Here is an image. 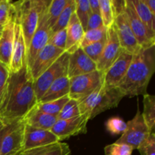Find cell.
I'll return each instance as SVG.
<instances>
[{
  "label": "cell",
  "mask_w": 155,
  "mask_h": 155,
  "mask_svg": "<svg viewBox=\"0 0 155 155\" xmlns=\"http://www.w3.org/2000/svg\"><path fill=\"white\" fill-rule=\"evenodd\" d=\"M33 82L27 64L17 72H10L0 103V120L5 124L23 120L37 104Z\"/></svg>",
  "instance_id": "6da1fadb"
},
{
  "label": "cell",
  "mask_w": 155,
  "mask_h": 155,
  "mask_svg": "<svg viewBox=\"0 0 155 155\" xmlns=\"http://www.w3.org/2000/svg\"><path fill=\"white\" fill-rule=\"evenodd\" d=\"M154 71L155 45L142 48L133 54L127 74L118 84V89L130 98L145 95Z\"/></svg>",
  "instance_id": "7a4b0ae2"
},
{
  "label": "cell",
  "mask_w": 155,
  "mask_h": 155,
  "mask_svg": "<svg viewBox=\"0 0 155 155\" xmlns=\"http://www.w3.org/2000/svg\"><path fill=\"white\" fill-rule=\"evenodd\" d=\"M125 97L118 87H107L101 85L87 98L79 102L80 114H86L89 120L99 114L117 107Z\"/></svg>",
  "instance_id": "3957f363"
},
{
  "label": "cell",
  "mask_w": 155,
  "mask_h": 155,
  "mask_svg": "<svg viewBox=\"0 0 155 155\" xmlns=\"http://www.w3.org/2000/svg\"><path fill=\"white\" fill-rule=\"evenodd\" d=\"M48 2L49 1L48 0H24L15 2H13L15 16L22 29L27 49L32 36L36 30L41 13Z\"/></svg>",
  "instance_id": "277c9868"
},
{
  "label": "cell",
  "mask_w": 155,
  "mask_h": 155,
  "mask_svg": "<svg viewBox=\"0 0 155 155\" xmlns=\"http://www.w3.org/2000/svg\"><path fill=\"white\" fill-rule=\"evenodd\" d=\"M104 73L95 71L70 79L69 97L80 102L103 84Z\"/></svg>",
  "instance_id": "5b68a950"
},
{
  "label": "cell",
  "mask_w": 155,
  "mask_h": 155,
  "mask_svg": "<svg viewBox=\"0 0 155 155\" xmlns=\"http://www.w3.org/2000/svg\"><path fill=\"white\" fill-rule=\"evenodd\" d=\"M151 133L144 120L142 113L138 110L134 117L127 123L124 133L115 142L128 145L133 150L138 149Z\"/></svg>",
  "instance_id": "8992f818"
},
{
  "label": "cell",
  "mask_w": 155,
  "mask_h": 155,
  "mask_svg": "<svg viewBox=\"0 0 155 155\" xmlns=\"http://www.w3.org/2000/svg\"><path fill=\"white\" fill-rule=\"evenodd\" d=\"M69 54L63 53L56 61L33 82L35 95L37 101H39L48 88L58 79L67 76Z\"/></svg>",
  "instance_id": "52a82bcc"
},
{
  "label": "cell",
  "mask_w": 155,
  "mask_h": 155,
  "mask_svg": "<svg viewBox=\"0 0 155 155\" xmlns=\"http://www.w3.org/2000/svg\"><path fill=\"white\" fill-rule=\"evenodd\" d=\"M51 1L48 2L44 9L41 13L39 17V22L37 27L35 31L34 34L32 36L30 44L27 49V58H26V63L27 68L30 69L32 66L35 58L36 57L38 53L40 51L43 47L48 44V39L50 37V29L48 24V8Z\"/></svg>",
  "instance_id": "ba28073f"
},
{
  "label": "cell",
  "mask_w": 155,
  "mask_h": 155,
  "mask_svg": "<svg viewBox=\"0 0 155 155\" xmlns=\"http://www.w3.org/2000/svg\"><path fill=\"white\" fill-rule=\"evenodd\" d=\"M126 17L141 48L155 45V34L144 24L138 16L131 0H125Z\"/></svg>",
  "instance_id": "9c48e42d"
},
{
  "label": "cell",
  "mask_w": 155,
  "mask_h": 155,
  "mask_svg": "<svg viewBox=\"0 0 155 155\" xmlns=\"http://www.w3.org/2000/svg\"><path fill=\"white\" fill-rule=\"evenodd\" d=\"M89 120V117L86 114H80L68 120H58L51 128V132L61 142L72 136L86 133V127Z\"/></svg>",
  "instance_id": "30bf717a"
},
{
  "label": "cell",
  "mask_w": 155,
  "mask_h": 155,
  "mask_svg": "<svg viewBox=\"0 0 155 155\" xmlns=\"http://www.w3.org/2000/svg\"><path fill=\"white\" fill-rule=\"evenodd\" d=\"M122 51L114 24H113L111 27L107 29L104 49L99 60L96 63L97 71L101 73L105 72L119 57Z\"/></svg>",
  "instance_id": "8fae6325"
},
{
  "label": "cell",
  "mask_w": 155,
  "mask_h": 155,
  "mask_svg": "<svg viewBox=\"0 0 155 155\" xmlns=\"http://www.w3.org/2000/svg\"><path fill=\"white\" fill-rule=\"evenodd\" d=\"M64 51V50L48 43L43 47L35 58L33 64L29 69L33 80H36L49 68Z\"/></svg>",
  "instance_id": "7c38bea8"
},
{
  "label": "cell",
  "mask_w": 155,
  "mask_h": 155,
  "mask_svg": "<svg viewBox=\"0 0 155 155\" xmlns=\"http://www.w3.org/2000/svg\"><path fill=\"white\" fill-rule=\"evenodd\" d=\"M25 123L23 120L11 124L3 139L0 155H15L23 149Z\"/></svg>",
  "instance_id": "4fadbf2b"
},
{
  "label": "cell",
  "mask_w": 155,
  "mask_h": 155,
  "mask_svg": "<svg viewBox=\"0 0 155 155\" xmlns=\"http://www.w3.org/2000/svg\"><path fill=\"white\" fill-rule=\"evenodd\" d=\"M114 24L122 49L133 55L139 52L142 48L138 43L136 36L129 24L125 12L115 18Z\"/></svg>",
  "instance_id": "5bb4252c"
},
{
  "label": "cell",
  "mask_w": 155,
  "mask_h": 155,
  "mask_svg": "<svg viewBox=\"0 0 155 155\" xmlns=\"http://www.w3.org/2000/svg\"><path fill=\"white\" fill-rule=\"evenodd\" d=\"M133 57V54L123 50L117 60L104 73L103 85L110 88L117 87L127 74Z\"/></svg>",
  "instance_id": "9a60e30c"
},
{
  "label": "cell",
  "mask_w": 155,
  "mask_h": 155,
  "mask_svg": "<svg viewBox=\"0 0 155 155\" xmlns=\"http://www.w3.org/2000/svg\"><path fill=\"white\" fill-rule=\"evenodd\" d=\"M26 58H27V46H26L24 34L21 25L17 21L15 16L13 47H12L10 65L8 68L10 72H17L20 71L24 65L27 64Z\"/></svg>",
  "instance_id": "2e32d148"
},
{
  "label": "cell",
  "mask_w": 155,
  "mask_h": 155,
  "mask_svg": "<svg viewBox=\"0 0 155 155\" xmlns=\"http://www.w3.org/2000/svg\"><path fill=\"white\" fill-rule=\"evenodd\" d=\"M95 71H97L96 64L88 57L82 48H79L74 52L69 54L67 73L69 79Z\"/></svg>",
  "instance_id": "e0dca14e"
},
{
  "label": "cell",
  "mask_w": 155,
  "mask_h": 155,
  "mask_svg": "<svg viewBox=\"0 0 155 155\" xmlns=\"http://www.w3.org/2000/svg\"><path fill=\"white\" fill-rule=\"evenodd\" d=\"M58 142H60L59 139L51 133V130L34 128L25 124L22 151Z\"/></svg>",
  "instance_id": "ac0fdd59"
},
{
  "label": "cell",
  "mask_w": 155,
  "mask_h": 155,
  "mask_svg": "<svg viewBox=\"0 0 155 155\" xmlns=\"http://www.w3.org/2000/svg\"><path fill=\"white\" fill-rule=\"evenodd\" d=\"M15 11L13 5V12L8 21L3 26L2 31L0 35V62L8 67L12 58V47L15 33Z\"/></svg>",
  "instance_id": "d6986e66"
},
{
  "label": "cell",
  "mask_w": 155,
  "mask_h": 155,
  "mask_svg": "<svg viewBox=\"0 0 155 155\" xmlns=\"http://www.w3.org/2000/svg\"><path fill=\"white\" fill-rule=\"evenodd\" d=\"M67 41L65 50L67 53L71 54L81 46L85 30L79 21L74 12L67 26Z\"/></svg>",
  "instance_id": "ffe728a7"
},
{
  "label": "cell",
  "mask_w": 155,
  "mask_h": 155,
  "mask_svg": "<svg viewBox=\"0 0 155 155\" xmlns=\"http://www.w3.org/2000/svg\"><path fill=\"white\" fill-rule=\"evenodd\" d=\"M23 120L27 125L37 129L51 130L58 120L56 116L44 113L37 108L36 105L26 114Z\"/></svg>",
  "instance_id": "44dd1931"
},
{
  "label": "cell",
  "mask_w": 155,
  "mask_h": 155,
  "mask_svg": "<svg viewBox=\"0 0 155 155\" xmlns=\"http://www.w3.org/2000/svg\"><path fill=\"white\" fill-rule=\"evenodd\" d=\"M70 79L64 76L58 79L48 88L38 102L44 103L69 96Z\"/></svg>",
  "instance_id": "7402d4cb"
},
{
  "label": "cell",
  "mask_w": 155,
  "mask_h": 155,
  "mask_svg": "<svg viewBox=\"0 0 155 155\" xmlns=\"http://www.w3.org/2000/svg\"><path fill=\"white\" fill-rule=\"evenodd\" d=\"M71 150L65 142H58L50 145L24 150L15 155H71Z\"/></svg>",
  "instance_id": "603a6c76"
},
{
  "label": "cell",
  "mask_w": 155,
  "mask_h": 155,
  "mask_svg": "<svg viewBox=\"0 0 155 155\" xmlns=\"http://www.w3.org/2000/svg\"><path fill=\"white\" fill-rule=\"evenodd\" d=\"M131 2L141 21L155 34V15L150 12L142 0H131Z\"/></svg>",
  "instance_id": "cb8c5ba5"
},
{
  "label": "cell",
  "mask_w": 155,
  "mask_h": 155,
  "mask_svg": "<svg viewBox=\"0 0 155 155\" xmlns=\"http://www.w3.org/2000/svg\"><path fill=\"white\" fill-rule=\"evenodd\" d=\"M143 113L142 114L145 124L154 133L155 129V96L145 94L143 95Z\"/></svg>",
  "instance_id": "d4e9b609"
},
{
  "label": "cell",
  "mask_w": 155,
  "mask_h": 155,
  "mask_svg": "<svg viewBox=\"0 0 155 155\" xmlns=\"http://www.w3.org/2000/svg\"><path fill=\"white\" fill-rule=\"evenodd\" d=\"M75 0H68L66 6H65L64 10L61 13L60 16L58 18L54 25L50 30V36L52 33H55V32L67 28V26H68V23H69L71 16L75 12Z\"/></svg>",
  "instance_id": "484cf974"
},
{
  "label": "cell",
  "mask_w": 155,
  "mask_h": 155,
  "mask_svg": "<svg viewBox=\"0 0 155 155\" xmlns=\"http://www.w3.org/2000/svg\"><path fill=\"white\" fill-rule=\"evenodd\" d=\"M70 98H71L69 96H65L64 98H59V99L54 100V101H48V102H37L36 106L39 110L44 113L58 117L64 104L69 101Z\"/></svg>",
  "instance_id": "4316f807"
},
{
  "label": "cell",
  "mask_w": 155,
  "mask_h": 155,
  "mask_svg": "<svg viewBox=\"0 0 155 155\" xmlns=\"http://www.w3.org/2000/svg\"><path fill=\"white\" fill-rule=\"evenodd\" d=\"M75 2L76 15L81 24L83 30L86 31L89 18L92 14L90 7H89V0H75Z\"/></svg>",
  "instance_id": "83f0119b"
},
{
  "label": "cell",
  "mask_w": 155,
  "mask_h": 155,
  "mask_svg": "<svg viewBox=\"0 0 155 155\" xmlns=\"http://www.w3.org/2000/svg\"><path fill=\"white\" fill-rule=\"evenodd\" d=\"M67 2L68 0H52L50 2L48 8V12H47L48 24L50 30L54 25L61 13L66 6Z\"/></svg>",
  "instance_id": "f1b7e54d"
},
{
  "label": "cell",
  "mask_w": 155,
  "mask_h": 155,
  "mask_svg": "<svg viewBox=\"0 0 155 155\" xmlns=\"http://www.w3.org/2000/svg\"><path fill=\"white\" fill-rule=\"evenodd\" d=\"M106 33H107V28L104 27H100L98 29H94V30H86V31H85L80 48H83V47L87 46L90 44L101 41V39L106 37Z\"/></svg>",
  "instance_id": "f546056e"
},
{
  "label": "cell",
  "mask_w": 155,
  "mask_h": 155,
  "mask_svg": "<svg viewBox=\"0 0 155 155\" xmlns=\"http://www.w3.org/2000/svg\"><path fill=\"white\" fill-rule=\"evenodd\" d=\"M80 115L79 101L70 98L69 101L64 104L62 110L58 115V120H68L76 117Z\"/></svg>",
  "instance_id": "4dcf8cb0"
},
{
  "label": "cell",
  "mask_w": 155,
  "mask_h": 155,
  "mask_svg": "<svg viewBox=\"0 0 155 155\" xmlns=\"http://www.w3.org/2000/svg\"><path fill=\"white\" fill-rule=\"evenodd\" d=\"M100 15L102 20L103 25L106 28L111 27L114 23V16L111 8L110 0H99Z\"/></svg>",
  "instance_id": "1f68e13d"
},
{
  "label": "cell",
  "mask_w": 155,
  "mask_h": 155,
  "mask_svg": "<svg viewBox=\"0 0 155 155\" xmlns=\"http://www.w3.org/2000/svg\"><path fill=\"white\" fill-rule=\"evenodd\" d=\"M106 41V37L104 39H101V41H98V42H95V43L90 44V45H87V46L83 47V50L86 54H87L88 57L92 61L95 62V64L98 62V61L99 60L100 57H101V54H102L103 49H104V44H105Z\"/></svg>",
  "instance_id": "d6a6232c"
},
{
  "label": "cell",
  "mask_w": 155,
  "mask_h": 155,
  "mask_svg": "<svg viewBox=\"0 0 155 155\" xmlns=\"http://www.w3.org/2000/svg\"><path fill=\"white\" fill-rule=\"evenodd\" d=\"M106 129L112 135H122L127 129V123L120 117H115L107 120Z\"/></svg>",
  "instance_id": "836d02e7"
},
{
  "label": "cell",
  "mask_w": 155,
  "mask_h": 155,
  "mask_svg": "<svg viewBox=\"0 0 155 155\" xmlns=\"http://www.w3.org/2000/svg\"><path fill=\"white\" fill-rule=\"evenodd\" d=\"M133 148L128 145L116 142L104 147L105 155H130L133 153Z\"/></svg>",
  "instance_id": "e575fe53"
},
{
  "label": "cell",
  "mask_w": 155,
  "mask_h": 155,
  "mask_svg": "<svg viewBox=\"0 0 155 155\" xmlns=\"http://www.w3.org/2000/svg\"><path fill=\"white\" fill-rule=\"evenodd\" d=\"M67 41V29H63L52 33L48 39V44L54 45L61 49L65 50Z\"/></svg>",
  "instance_id": "d590c367"
},
{
  "label": "cell",
  "mask_w": 155,
  "mask_h": 155,
  "mask_svg": "<svg viewBox=\"0 0 155 155\" xmlns=\"http://www.w3.org/2000/svg\"><path fill=\"white\" fill-rule=\"evenodd\" d=\"M13 12V2L0 0V25L4 26Z\"/></svg>",
  "instance_id": "8d00e7d4"
},
{
  "label": "cell",
  "mask_w": 155,
  "mask_h": 155,
  "mask_svg": "<svg viewBox=\"0 0 155 155\" xmlns=\"http://www.w3.org/2000/svg\"><path fill=\"white\" fill-rule=\"evenodd\" d=\"M138 150L142 155H155V133H151Z\"/></svg>",
  "instance_id": "74e56055"
},
{
  "label": "cell",
  "mask_w": 155,
  "mask_h": 155,
  "mask_svg": "<svg viewBox=\"0 0 155 155\" xmlns=\"http://www.w3.org/2000/svg\"><path fill=\"white\" fill-rule=\"evenodd\" d=\"M9 75H10V71L8 67L0 62V103L5 89Z\"/></svg>",
  "instance_id": "f35d334b"
},
{
  "label": "cell",
  "mask_w": 155,
  "mask_h": 155,
  "mask_svg": "<svg viewBox=\"0 0 155 155\" xmlns=\"http://www.w3.org/2000/svg\"><path fill=\"white\" fill-rule=\"evenodd\" d=\"M102 27H104V25H103V22L102 20H101V15L94 13L91 14L90 17H89V21H88L86 30H94V29H98Z\"/></svg>",
  "instance_id": "ab89813d"
},
{
  "label": "cell",
  "mask_w": 155,
  "mask_h": 155,
  "mask_svg": "<svg viewBox=\"0 0 155 155\" xmlns=\"http://www.w3.org/2000/svg\"><path fill=\"white\" fill-rule=\"evenodd\" d=\"M114 18L121 15L125 10V0H110Z\"/></svg>",
  "instance_id": "60d3db41"
},
{
  "label": "cell",
  "mask_w": 155,
  "mask_h": 155,
  "mask_svg": "<svg viewBox=\"0 0 155 155\" xmlns=\"http://www.w3.org/2000/svg\"><path fill=\"white\" fill-rule=\"evenodd\" d=\"M10 126H11V124H5L2 120H0V153H1V148H2V144L3 139H4L5 136V134L7 133Z\"/></svg>",
  "instance_id": "b9f144b4"
},
{
  "label": "cell",
  "mask_w": 155,
  "mask_h": 155,
  "mask_svg": "<svg viewBox=\"0 0 155 155\" xmlns=\"http://www.w3.org/2000/svg\"><path fill=\"white\" fill-rule=\"evenodd\" d=\"M89 4L92 13L100 15L99 0H89Z\"/></svg>",
  "instance_id": "7bdbcfd3"
},
{
  "label": "cell",
  "mask_w": 155,
  "mask_h": 155,
  "mask_svg": "<svg viewBox=\"0 0 155 155\" xmlns=\"http://www.w3.org/2000/svg\"><path fill=\"white\" fill-rule=\"evenodd\" d=\"M144 4L150 10V12L155 15V0H142Z\"/></svg>",
  "instance_id": "ee69618b"
},
{
  "label": "cell",
  "mask_w": 155,
  "mask_h": 155,
  "mask_svg": "<svg viewBox=\"0 0 155 155\" xmlns=\"http://www.w3.org/2000/svg\"><path fill=\"white\" fill-rule=\"evenodd\" d=\"M2 29H3V26L0 25V35H1L2 31Z\"/></svg>",
  "instance_id": "f6af8a7d"
},
{
  "label": "cell",
  "mask_w": 155,
  "mask_h": 155,
  "mask_svg": "<svg viewBox=\"0 0 155 155\" xmlns=\"http://www.w3.org/2000/svg\"><path fill=\"white\" fill-rule=\"evenodd\" d=\"M130 155H132V154H130Z\"/></svg>",
  "instance_id": "bcb514c9"
}]
</instances>
